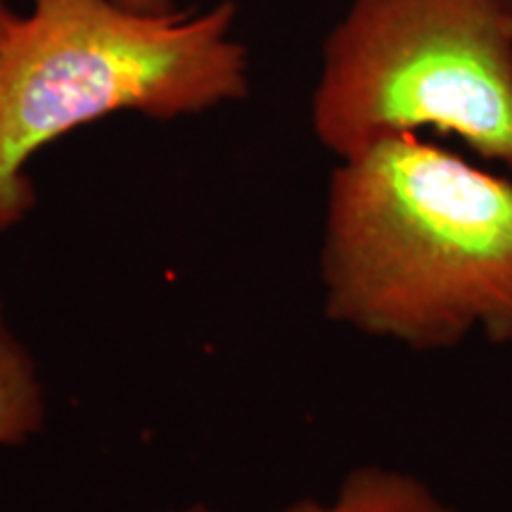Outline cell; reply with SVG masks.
I'll use <instances>...</instances> for the list:
<instances>
[{
	"instance_id": "8992f818",
	"label": "cell",
	"mask_w": 512,
	"mask_h": 512,
	"mask_svg": "<svg viewBox=\"0 0 512 512\" xmlns=\"http://www.w3.org/2000/svg\"><path fill=\"white\" fill-rule=\"evenodd\" d=\"M119 3L140 12H174V0H119Z\"/></svg>"
},
{
	"instance_id": "52a82bcc",
	"label": "cell",
	"mask_w": 512,
	"mask_h": 512,
	"mask_svg": "<svg viewBox=\"0 0 512 512\" xmlns=\"http://www.w3.org/2000/svg\"><path fill=\"white\" fill-rule=\"evenodd\" d=\"M17 17L19 15H15V12L5 5V0H0V53H3V46H5V41H8L12 27H15Z\"/></svg>"
},
{
	"instance_id": "6da1fadb",
	"label": "cell",
	"mask_w": 512,
	"mask_h": 512,
	"mask_svg": "<svg viewBox=\"0 0 512 512\" xmlns=\"http://www.w3.org/2000/svg\"><path fill=\"white\" fill-rule=\"evenodd\" d=\"M332 323L413 351L512 344V178L384 138L332 171L320 242Z\"/></svg>"
},
{
	"instance_id": "5b68a950",
	"label": "cell",
	"mask_w": 512,
	"mask_h": 512,
	"mask_svg": "<svg viewBox=\"0 0 512 512\" xmlns=\"http://www.w3.org/2000/svg\"><path fill=\"white\" fill-rule=\"evenodd\" d=\"M46 420L41 373L0 304V448L27 444L46 427Z\"/></svg>"
},
{
	"instance_id": "ba28073f",
	"label": "cell",
	"mask_w": 512,
	"mask_h": 512,
	"mask_svg": "<svg viewBox=\"0 0 512 512\" xmlns=\"http://www.w3.org/2000/svg\"><path fill=\"white\" fill-rule=\"evenodd\" d=\"M164 512H219L214 508H209L207 503H192L188 508H178V510H164Z\"/></svg>"
},
{
	"instance_id": "277c9868",
	"label": "cell",
	"mask_w": 512,
	"mask_h": 512,
	"mask_svg": "<svg viewBox=\"0 0 512 512\" xmlns=\"http://www.w3.org/2000/svg\"><path fill=\"white\" fill-rule=\"evenodd\" d=\"M283 512H456L430 484L384 465L354 467L325 501L299 498Z\"/></svg>"
},
{
	"instance_id": "7a4b0ae2",
	"label": "cell",
	"mask_w": 512,
	"mask_h": 512,
	"mask_svg": "<svg viewBox=\"0 0 512 512\" xmlns=\"http://www.w3.org/2000/svg\"><path fill=\"white\" fill-rule=\"evenodd\" d=\"M233 24L230 0L197 15L34 0L0 53V233L27 216V164L57 138L121 112L178 119L245 98Z\"/></svg>"
},
{
	"instance_id": "3957f363",
	"label": "cell",
	"mask_w": 512,
	"mask_h": 512,
	"mask_svg": "<svg viewBox=\"0 0 512 512\" xmlns=\"http://www.w3.org/2000/svg\"><path fill=\"white\" fill-rule=\"evenodd\" d=\"M311 124L337 159L432 128L512 174V0H349Z\"/></svg>"
}]
</instances>
